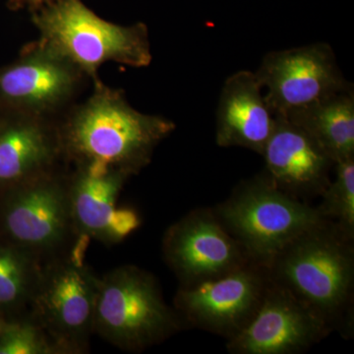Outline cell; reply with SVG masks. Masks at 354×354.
Listing matches in <instances>:
<instances>
[{"instance_id":"obj_1","label":"cell","mask_w":354,"mask_h":354,"mask_svg":"<svg viewBox=\"0 0 354 354\" xmlns=\"http://www.w3.org/2000/svg\"><path fill=\"white\" fill-rule=\"evenodd\" d=\"M164 116L141 113L120 88L101 79L58 121L65 165L92 172L137 176L152 162L156 148L176 130Z\"/></svg>"},{"instance_id":"obj_2","label":"cell","mask_w":354,"mask_h":354,"mask_svg":"<svg viewBox=\"0 0 354 354\" xmlns=\"http://www.w3.org/2000/svg\"><path fill=\"white\" fill-rule=\"evenodd\" d=\"M285 288L346 339L354 335V239L323 220L286 244L266 266Z\"/></svg>"},{"instance_id":"obj_3","label":"cell","mask_w":354,"mask_h":354,"mask_svg":"<svg viewBox=\"0 0 354 354\" xmlns=\"http://www.w3.org/2000/svg\"><path fill=\"white\" fill-rule=\"evenodd\" d=\"M39 41L94 83L104 64L147 67L153 59L145 24L122 26L102 19L81 0H53L34 11Z\"/></svg>"},{"instance_id":"obj_4","label":"cell","mask_w":354,"mask_h":354,"mask_svg":"<svg viewBox=\"0 0 354 354\" xmlns=\"http://www.w3.org/2000/svg\"><path fill=\"white\" fill-rule=\"evenodd\" d=\"M185 327L151 272L124 265L99 278L94 334L121 351L141 353Z\"/></svg>"},{"instance_id":"obj_5","label":"cell","mask_w":354,"mask_h":354,"mask_svg":"<svg viewBox=\"0 0 354 354\" xmlns=\"http://www.w3.org/2000/svg\"><path fill=\"white\" fill-rule=\"evenodd\" d=\"M212 209L247 258L264 267L286 244L323 220L315 207L279 189L264 171L242 181Z\"/></svg>"},{"instance_id":"obj_6","label":"cell","mask_w":354,"mask_h":354,"mask_svg":"<svg viewBox=\"0 0 354 354\" xmlns=\"http://www.w3.org/2000/svg\"><path fill=\"white\" fill-rule=\"evenodd\" d=\"M88 241L44 263L27 314L46 333L59 354L90 351L99 277L83 262Z\"/></svg>"},{"instance_id":"obj_7","label":"cell","mask_w":354,"mask_h":354,"mask_svg":"<svg viewBox=\"0 0 354 354\" xmlns=\"http://www.w3.org/2000/svg\"><path fill=\"white\" fill-rule=\"evenodd\" d=\"M1 227L10 242L41 264L71 252L81 241L70 209L66 165L6 191Z\"/></svg>"},{"instance_id":"obj_8","label":"cell","mask_w":354,"mask_h":354,"mask_svg":"<svg viewBox=\"0 0 354 354\" xmlns=\"http://www.w3.org/2000/svg\"><path fill=\"white\" fill-rule=\"evenodd\" d=\"M88 84L80 69L38 39L0 69V102L6 109L59 121Z\"/></svg>"},{"instance_id":"obj_9","label":"cell","mask_w":354,"mask_h":354,"mask_svg":"<svg viewBox=\"0 0 354 354\" xmlns=\"http://www.w3.org/2000/svg\"><path fill=\"white\" fill-rule=\"evenodd\" d=\"M270 285L264 266L248 262L225 276L179 286L174 308L186 327L230 339L257 313Z\"/></svg>"},{"instance_id":"obj_10","label":"cell","mask_w":354,"mask_h":354,"mask_svg":"<svg viewBox=\"0 0 354 354\" xmlns=\"http://www.w3.org/2000/svg\"><path fill=\"white\" fill-rule=\"evenodd\" d=\"M274 115H285L353 87L330 44L316 43L270 51L255 72Z\"/></svg>"},{"instance_id":"obj_11","label":"cell","mask_w":354,"mask_h":354,"mask_svg":"<svg viewBox=\"0 0 354 354\" xmlns=\"http://www.w3.org/2000/svg\"><path fill=\"white\" fill-rule=\"evenodd\" d=\"M162 251L180 286L220 278L250 262L212 208L192 209L167 228Z\"/></svg>"},{"instance_id":"obj_12","label":"cell","mask_w":354,"mask_h":354,"mask_svg":"<svg viewBox=\"0 0 354 354\" xmlns=\"http://www.w3.org/2000/svg\"><path fill=\"white\" fill-rule=\"evenodd\" d=\"M333 333L311 309L270 279L252 320L232 339L230 354H299Z\"/></svg>"},{"instance_id":"obj_13","label":"cell","mask_w":354,"mask_h":354,"mask_svg":"<svg viewBox=\"0 0 354 354\" xmlns=\"http://www.w3.org/2000/svg\"><path fill=\"white\" fill-rule=\"evenodd\" d=\"M67 169L70 209L79 237L111 246L124 241L138 227L136 213L116 205L131 176L120 171Z\"/></svg>"},{"instance_id":"obj_14","label":"cell","mask_w":354,"mask_h":354,"mask_svg":"<svg viewBox=\"0 0 354 354\" xmlns=\"http://www.w3.org/2000/svg\"><path fill=\"white\" fill-rule=\"evenodd\" d=\"M262 156L265 174L291 196L308 203L321 197L330 183L335 162L307 133L281 115Z\"/></svg>"},{"instance_id":"obj_15","label":"cell","mask_w":354,"mask_h":354,"mask_svg":"<svg viewBox=\"0 0 354 354\" xmlns=\"http://www.w3.org/2000/svg\"><path fill=\"white\" fill-rule=\"evenodd\" d=\"M7 113L0 118V188L6 192L66 165L58 121Z\"/></svg>"},{"instance_id":"obj_16","label":"cell","mask_w":354,"mask_h":354,"mask_svg":"<svg viewBox=\"0 0 354 354\" xmlns=\"http://www.w3.org/2000/svg\"><path fill=\"white\" fill-rule=\"evenodd\" d=\"M262 88L255 72L248 70L225 80L216 113L218 146L239 147L262 155L274 125Z\"/></svg>"},{"instance_id":"obj_17","label":"cell","mask_w":354,"mask_h":354,"mask_svg":"<svg viewBox=\"0 0 354 354\" xmlns=\"http://www.w3.org/2000/svg\"><path fill=\"white\" fill-rule=\"evenodd\" d=\"M281 116L307 133L335 164L354 158L353 87Z\"/></svg>"},{"instance_id":"obj_18","label":"cell","mask_w":354,"mask_h":354,"mask_svg":"<svg viewBox=\"0 0 354 354\" xmlns=\"http://www.w3.org/2000/svg\"><path fill=\"white\" fill-rule=\"evenodd\" d=\"M41 267L19 247L8 241L0 244V314L4 318L6 312L27 314Z\"/></svg>"},{"instance_id":"obj_19","label":"cell","mask_w":354,"mask_h":354,"mask_svg":"<svg viewBox=\"0 0 354 354\" xmlns=\"http://www.w3.org/2000/svg\"><path fill=\"white\" fill-rule=\"evenodd\" d=\"M334 172L335 178L330 179L315 208L321 218L354 239V158L337 162Z\"/></svg>"},{"instance_id":"obj_20","label":"cell","mask_w":354,"mask_h":354,"mask_svg":"<svg viewBox=\"0 0 354 354\" xmlns=\"http://www.w3.org/2000/svg\"><path fill=\"white\" fill-rule=\"evenodd\" d=\"M0 354H59L53 342L28 314L8 321L0 334Z\"/></svg>"},{"instance_id":"obj_21","label":"cell","mask_w":354,"mask_h":354,"mask_svg":"<svg viewBox=\"0 0 354 354\" xmlns=\"http://www.w3.org/2000/svg\"><path fill=\"white\" fill-rule=\"evenodd\" d=\"M51 1H53V0H17L18 3L29 7L32 12L38 10L41 7L50 3Z\"/></svg>"},{"instance_id":"obj_22","label":"cell","mask_w":354,"mask_h":354,"mask_svg":"<svg viewBox=\"0 0 354 354\" xmlns=\"http://www.w3.org/2000/svg\"><path fill=\"white\" fill-rule=\"evenodd\" d=\"M7 322H8V320H6V319L0 314V334H1L2 330L6 328Z\"/></svg>"}]
</instances>
